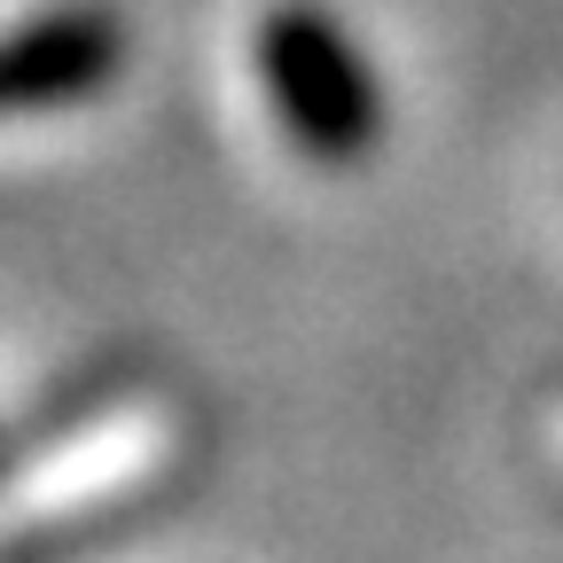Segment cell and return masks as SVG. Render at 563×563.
I'll use <instances>...</instances> for the list:
<instances>
[{
  "mask_svg": "<svg viewBox=\"0 0 563 563\" xmlns=\"http://www.w3.org/2000/svg\"><path fill=\"white\" fill-rule=\"evenodd\" d=\"M251 63H258V95L282 125V141L306 165H361L384 141V79L368 47L344 32L336 9L321 0H274L251 32Z\"/></svg>",
  "mask_w": 563,
  "mask_h": 563,
  "instance_id": "1",
  "label": "cell"
},
{
  "mask_svg": "<svg viewBox=\"0 0 563 563\" xmlns=\"http://www.w3.org/2000/svg\"><path fill=\"white\" fill-rule=\"evenodd\" d=\"M125 70V24L95 0L24 16L0 32V118H47V110H79L118 87Z\"/></svg>",
  "mask_w": 563,
  "mask_h": 563,
  "instance_id": "2",
  "label": "cell"
}]
</instances>
